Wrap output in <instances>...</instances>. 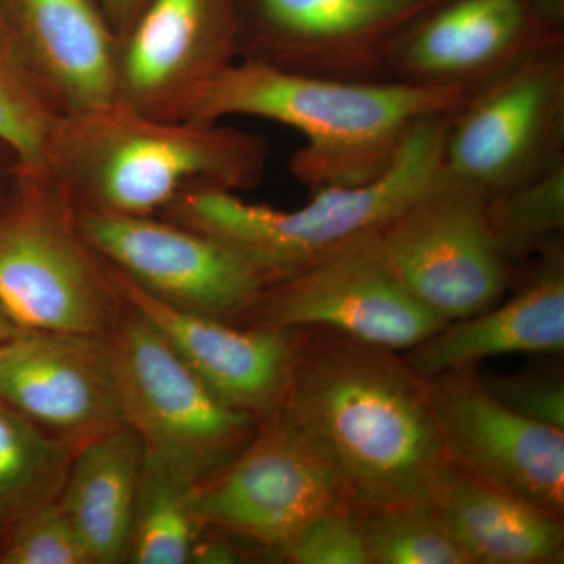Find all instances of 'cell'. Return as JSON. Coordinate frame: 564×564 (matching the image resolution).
<instances>
[{"label":"cell","mask_w":564,"mask_h":564,"mask_svg":"<svg viewBox=\"0 0 564 564\" xmlns=\"http://www.w3.org/2000/svg\"><path fill=\"white\" fill-rule=\"evenodd\" d=\"M202 532L193 543L191 563L225 564L236 562L237 556L234 554L231 545L225 543L220 538H203Z\"/></svg>","instance_id":"cell-31"},{"label":"cell","mask_w":564,"mask_h":564,"mask_svg":"<svg viewBox=\"0 0 564 564\" xmlns=\"http://www.w3.org/2000/svg\"><path fill=\"white\" fill-rule=\"evenodd\" d=\"M380 240L403 284L444 321L484 313L510 284L511 263L494 234L488 195L443 172Z\"/></svg>","instance_id":"cell-8"},{"label":"cell","mask_w":564,"mask_h":564,"mask_svg":"<svg viewBox=\"0 0 564 564\" xmlns=\"http://www.w3.org/2000/svg\"><path fill=\"white\" fill-rule=\"evenodd\" d=\"M118 39L128 32L148 0H99Z\"/></svg>","instance_id":"cell-30"},{"label":"cell","mask_w":564,"mask_h":564,"mask_svg":"<svg viewBox=\"0 0 564 564\" xmlns=\"http://www.w3.org/2000/svg\"><path fill=\"white\" fill-rule=\"evenodd\" d=\"M564 162L563 41L530 52L470 91L452 115L441 172L485 195Z\"/></svg>","instance_id":"cell-7"},{"label":"cell","mask_w":564,"mask_h":564,"mask_svg":"<svg viewBox=\"0 0 564 564\" xmlns=\"http://www.w3.org/2000/svg\"><path fill=\"white\" fill-rule=\"evenodd\" d=\"M240 0H148L118 39L117 99L182 120L196 93L239 61Z\"/></svg>","instance_id":"cell-14"},{"label":"cell","mask_w":564,"mask_h":564,"mask_svg":"<svg viewBox=\"0 0 564 564\" xmlns=\"http://www.w3.org/2000/svg\"><path fill=\"white\" fill-rule=\"evenodd\" d=\"M469 95L459 87L328 79L237 61L196 93L182 120L252 117L295 129L306 144L293 152L291 172L311 192L377 180L419 121L456 113Z\"/></svg>","instance_id":"cell-2"},{"label":"cell","mask_w":564,"mask_h":564,"mask_svg":"<svg viewBox=\"0 0 564 564\" xmlns=\"http://www.w3.org/2000/svg\"><path fill=\"white\" fill-rule=\"evenodd\" d=\"M0 563L91 564L57 500L36 508L3 534Z\"/></svg>","instance_id":"cell-27"},{"label":"cell","mask_w":564,"mask_h":564,"mask_svg":"<svg viewBox=\"0 0 564 564\" xmlns=\"http://www.w3.org/2000/svg\"><path fill=\"white\" fill-rule=\"evenodd\" d=\"M488 212L510 263L556 245L564 229V162L518 187L488 196Z\"/></svg>","instance_id":"cell-25"},{"label":"cell","mask_w":564,"mask_h":564,"mask_svg":"<svg viewBox=\"0 0 564 564\" xmlns=\"http://www.w3.org/2000/svg\"><path fill=\"white\" fill-rule=\"evenodd\" d=\"M272 552L292 564H370L361 521L350 508L317 516Z\"/></svg>","instance_id":"cell-28"},{"label":"cell","mask_w":564,"mask_h":564,"mask_svg":"<svg viewBox=\"0 0 564 564\" xmlns=\"http://www.w3.org/2000/svg\"><path fill=\"white\" fill-rule=\"evenodd\" d=\"M530 9L534 11L541 21L551 28L563 31L564 28V0H525Z\"/></svg>","instance_id":"cell-32"},{"label":"cell","mask_w":564,"mask_h":564,"mask_svg":"<svg viewBox=\"0 0 564 564\" xmlns=\"http://www.w3.org/2000/svg\"><path fill=\"white\" fill-rule=\"evenodd\" d=\"M276 413L356 513L429 500L451 466L426 380L400 352L332 329H300Z\"/></svg>","instance_id":"cell-1"},{"label":"cell","mask_w":564,"mask_h":564,"mask_svg":"<svg viewBox=\"0 0 564 564\" xmlns=\"http://www.w3.org/2000/svg\"><path fill=\"white\" fill-rule=\"evenodd\" d=\"M62 115L0 11V144L20 165L46 169L47 140Z\"/></svg>","instance_id":"cell-24"},{"label":"cell","mask_w":564,"mask_h":564,"mask_svg":"<svg viewBox=\"0 0 564 564\" xmlns=\"http://www.w3.org/2000/svg\"><path fill=\"white\" fill-rule=\"evenodd\" d=\"M426 389L452 467L563 516L564 430L516 413L470 369L430 378Z\"/></svg>","instance_id":"cell-13"},{"label":"cell","mask_w":564,"mask_h":564,"mask_svg":"<svg viewBox=\"0 0 564 564\" xmlns=\"http://www.w3.org/2000/svg\"><path fill=\"white\" fill-rule=\"evenodd\" d=\"M245 321L248 326L332 329L397 352L451 323L403 284L380 232L345 243L302 272L270 284Z\"/></svg>","instance_id":"cell-9"},{"label":"cell","mask_w":564,"mask_h":564,"mask_svg":"<svg viewBox=\"0 0 564 564\" xmlns=\"http://www.w3.org/2000/svg\"><path fill=\"white\" fill-rule=\"evenodd\" d=\"M437 0H240L239 61L343 80H384L404 29Z\"/></svg>","instance_id":"cell-10"},{"label":"cell","mask_w":564,"mask_h":564,"mask_svg":"<svg viewBox=\"0 0 564 564\" xmlns=\"http://www.w3.org/2000/svg\"><path fill=\"white\" fill-rule=\"evenodd\" d=\"M269 155L262 137L221 121L161 120L113 101L62 115L44 165L77 210L158 217L192 188L256 187Z\"/></svg>","instance_id":"cell-3"},{"label":"cell","mask_w":564,"mask_h":564,"mask_svg":"<svg viewBox=\"0 0 564 564\" xmlns=\"http://www.w3.org/2000/svg\"><path fill=\"white\" fill-rule=\"evenodd\" d=\"M0 310L20 329L106 334L124 302L47 169L14 166L0 203Z\"/></svg>","instance_id":"cell-5"},{"label":"cell","mask_w":564,"mask_h":564,"mask_svg":"<svg viewBox=\"0 0 564 564\" xmlns=\"http://www.w3.org/2000/svg\"><path fill=\"white\" fill-rule=\"evenodd\" d=\"M564 350V261L558 243L513 299L484 313L447 323L421 344L400 352L423 380L513 352Z\"/></svg>","instance_id":"cell-19"},{"label":"cell","mask_w":564,"mask_h":564,"mask_svg":"<svg viewBox=\"0 0 564 564\" xmlns=\"http://www.w3.org/2000/svg\"><path fill=\"white\" fill-rule=\"evenodd\" d=\"M196 484L176 467L144 452L128 562L191 563L193 543L203 530L192 510L191 496Z\"/></svg>","instance_id":"cell-23"},{"label":"cell","mask_w":564,"mask_h":564,"mask_svg":"<svg viewBox=\"0 0 564 564\" xmlns=\"http://www.w3.org/2000/svg\"><path fill=\"white\" fill-rule=\"evenodd\" d=\"M20 332L21 329L0 310V344H6Z\"/></svg>","instance_id":"cell-34"},{"label":"cell","mask_w":564,"mask_h":564,"mask_svg":"<svg viewBox=\"0 0 564 564\" xmlns=\"http://www.w3.org/2000/svg\"><path fill=\"white\" fill-rule=\"evenodd\" d=\"M0 11L63 115L117 99L118 36L99 0H0Z\"/></svg>","instance_id":"cell-18"},{"label":"cell","mask_w":564,"mask_h":564,"mask_svg":"<svg viewBox=\"0 0 564 564\" xmlns=\"http://www.w3.org/2000/svg\"><path fill=\"white\" fill-rule=\"evenodd\" d=\"M451 118L436 115L419 121L377 180L315 188L296 209L250 203L228 188L196 187L182 193L158 217L228 245L267 284H274L345 243L383 231L419 198L441 172Z\"/></svg>","instance_id":"cell-4"},{"label":"cell","mask_w":564,"mask_h":564,"mask_svg":"<svg viewBox=\"0 0 564 564\" xmlns=\"http://www.w3.org/2000/svg\"><path fill=\"white\" fill-rule=\"evenodd\" d=\"M106 337L122 417L148 455L199 484L250 443L258 419L218 400L144 315L124 303Z\"/></svg>","instance_id":"cell-6"},{"label":"cell","mask_w":564,"mask_h":564,"mask_svg":"<svg viewBox=\"0 0 564 564\" xmlns=\"http://www.w3.org/2000/svg\"><path fill=\"white\" fill-rule=\"evenodd\" d=\"M74 448L0 400V540L43 505L55 502Z\"/></svg>","instance_id":"cell-22"},{"label":"cell","mask_w":564,"mask_h":564,"mask_svg":"<svg viewBox=\"0 0 564 564\" xmlns=\"http://www.w3.org/2000/svg\"><path fill=\"white\" fill-rule=\"evenodd\" d=\"M144 445L120 425L74 451L57 502L91 564L128 562Z\"/></svg>","instance_id":"cell-21"},{"label":"cell","mask_w":564,"mask_h":564,"mask_svg":"<svg viewBox=\"0 0 564 564\" xmlns=\"http://www.w3.org/2000/svg\"><path fill=\"white\" fill-rule=\"evenodd\" d=\"M563 35L525 0H437L393 44L389 76L473 91Z\"/></svg>","instance_id":"cell-16"},{"label":"cell","mask_w":564,"mask_h":564,"mask_svg":"<svg viewBox=\"0 0 564 564\" xmlns=\"http://www.w3.org/2000/svg\"><path fill=\"white\" fill-rule=\"evenodd\" d=\"M17 165V158L3 144H0V203H2L3 195H6L7 188H9L11 176H13L14 166Z\"/></svg>","instance_id":"cell-33"},{"label":"cell","mask_w":564,"mask_h":564,"mask_svg":"<svg viewBox=\"0 0 564 564\" xmlns=\"http://www.w3.org/2000/svg\"><path fill=\"white\" fill-rule=\"evenodd\" d=\"M358 516L370 564H469L430 500Z\"/></svg>","instance_id":"cell-26"},{"label":"cell","mask_w":564,"mask_h":564,"mask_svg":"<svg viewBox=\"0 0 564 564\" xmlns=\"http://www.w3.org/2000/svg\"><path fill=\"white\" fill-rule=\"evenodd\" d=\"M122 302L144 315L209 391L262 421L280 406L300 329L247 326L187 313L154 299L110 265Z\"/></svg>","instance_id":"cell-17"},{"label":"cell","mask_w":564,"mask_h":564,"mask_svg":"<svg viewBox=\"0 0 564 564\" xmlns=\"http://www.w3.org/2000/svg\"><path fill=\"white\" fill-rule=\"evenodd\" d=\"M0 347H2V344H0Z\"/></svg>","instance_id":"cell-35"},{"label":"cell","mask_w":564,"mask_h":564,"mask_svg":"<svg viewBox=\"0 0 564 564\" xmlns=\"http://www.w3.org/2000/svg\"><path fill=\"white\" fill-rule=\"evenodd\" d=\"M0 400L74 451L124 425L106 334L21 329L0 347Z\"/></svg>","instance_id":"cell-15"},{"label":"cell","mask_w":564,"mask_h":564,"mask_svg":"<svg viewBox=\"0 0 564 564\" xmlns=\"http://www.w3.org/2000/svg\"><path fill=\"white\" fill-rule=\"evenodd\" d=\"M77 221L104 261L177 310L239 321L269 288L239 252L180 223L80 210Z\"/></svg>","instance_id":"cell-12"},{"label":"cell","mask_w":564,"mask_h":564,"mask_svg":"<svg viewBox=\"0 0 564 564\" xmlns=\"http://www.w3.org/2000/svg\"><path fill=\"white\" fill-rule=\"evenodd\" d=\"M485 384L516 413L530 421L564 430L563 381L541 375H518Z\"/></svg>","instance_id":"cell-29"},{"label":"cell","mask_w":564,"mask_h":564,"mask_svg":"<svg viewBox=\"0 0 564 564\" xmlns=\"http://www.w3.org/2000/svg\"><path fill=\"white\" fill-rule=\"evenodd\" d=\"M191 500L204 529L270 551L317 516L348 508L339 481L276 411L236 458L193 486Z\"/></svg>","instance_id":"cell-11"},{"label":"cell","mask_w":564,"mask_h":564,"mask_svg":"<svg viewBox=\"0 0 564 564\" xmlns=\"http://www.w3.org/2000/svg\"><path fill=\"white\" fill-rule=\"evenodd\" d=\"M429 500L469 564H545L563 558V516L455 467L448 466Z\"/></svg>","instance_id":"cell-20"}]
</instances>
